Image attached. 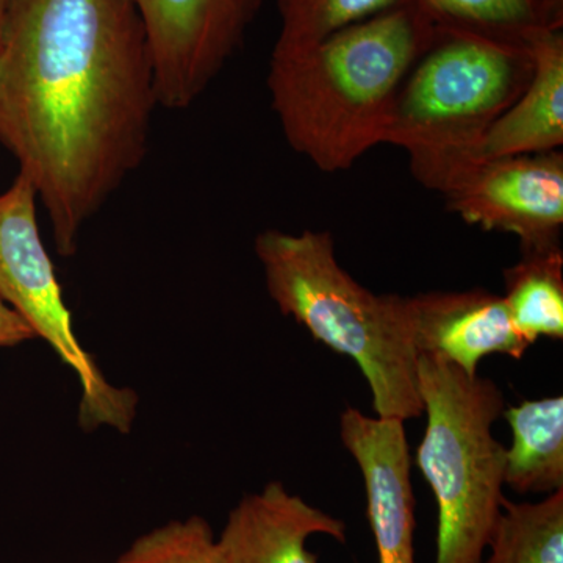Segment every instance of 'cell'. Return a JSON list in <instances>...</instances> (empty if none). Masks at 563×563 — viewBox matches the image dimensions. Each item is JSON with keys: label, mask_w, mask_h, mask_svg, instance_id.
<instances>
[{"label": "cell", "mask_w": 563, "mask_h": 563, "mask_svg": "<svg viewBox=\"0 0 563 563\" xmlns=\"http://www.w3.org/2000/svg\"><path fill=\"white\" fill-rule=\"evenodd\" d=\"M158 107L132 0H10L0 46V144L16 158L70 257L140 168Z\"/></svg>", "instance_id": "1"}, {"label": "cell", "mask_w": 563, "mask_h": 563, "mask_svg": "<svg viewBox=\"0 0 563 563\" xmlns=\"http://www.w3.org/2000/svg\"><path fill=\"white\" fill-rule=\"evenodd\" d=\"M435 27L413 3L296 51H273L272 106L292 151L318 169H350L383 144L393 98Z\"/></svg>", "instance_id": "2"}, {"label": "cell", "mask_w": 563, "mask_h": 563, "mask_svg": "<svg viewBox=\"0 0 563 563\" xmlns=\"http://www.w3.org/2000/svg\"><path fill=\"white\" fill-rule=\"evenodd\" d=\"M255 255L285 317L361 368L379 418L422 415L409 296L374 295L336 261L329 232L258 233Z\"/></svg>", "instance_id": "3"}, {"label": "cell", "mask_w": 563, "mask_h": 563, "mask_svg": "<svg viewBox=\"0 0 563 563\" xmlns=\"http://www.w3.org/2000/svg\"><path fill=\"white\" fill-rule=\"evenodd\" d=\"M532 73L531 49L435 29L395 92L383 143L406 151L415 179L440 191Z\"/></svg>", "instance_id": "4"}, {"label": "cell", "mask_w": 563, "mask_h": 563, "mask_svg": "<svg viewBox=\"0 0 563 563\" xmlns=\"http://www.w3.org/2000/svg\"><path fill=\"white\" fill-rule=\"evenodd\" d=\"M417 377L428 418L417 465L439 507L435 563H483L506 503V448L492 431L503 391L435 354H418Z\"/></svg>", "instance_id": "5"}, {"label": "cell", "mask_w": 563, "mask_h": 563, "mask_svg": "<svg viewBox=\"0 0 563 563\" xmlns=\"http://www.w3.org/2000/svg\"><path fill=\"white\" fill-rule=\"evenodd\" d=\"M35 188L18 174L0 195V298L31 325L79 377V422L85 431L110 426L131 432L139 396L106 379L74 332L62 285L36 220Z\"/></svg>", "instance_id": "6"}, {"label": "cell", "mask_w": 563, "mask_h": 563, "mask_svg": "<svg viewBox=\"0 0 563 563\" xmlns=\"http://www.w3.org/2000/svg\"><path fill=\"white\" fill-rule=\"evenodd\" d=\"M154 63L158 106L187 110L242 47L262 0H132Z\"/></svg>", "instance_id": "7"}, {"label": "cell", "mask_w": 563, "mask_h": 563, "mask_svg": "<svg viewBox=\"0 0 563 563\" xmlns=\"http://www.w3.org/2000/svg\"><path fill=\"white\" fill-rule=\"evenodd\" d=\"M439 192L466 224L514 233L523 252L561 247L562 151L470 163Z\"/></svg>", "instance_id": "8"}, {"label": "cell", "mask_w": 563, "mask_h": 563, "mask_svg": "<svg viewBox=\"0 0 563 563\" xmlns=\"http://www.w3.org/2000/svg\"><path fill=\"white\" fill-rule=\"evenodd\" d=\"M404 422L368 417L352 407L340 417L343 446L365 484L366 515L379 563H417L412 459Z\"/></svg>", "instance_id": "9"}, {"label": "cell", "mask_w": 563, "mask_h": 563, "mask_svg": "<svg viewBox=\"0 0 563 563\" xmlns=\"http://www.w3.org/2000/svg\"><path fill=\"white\" fill-rule=\"evenodd\" d=\"M418 354H435L477 376L493 354L521 361L529 344L515 329L503 296L474 288L409 296Z\"/></svg>", "instance_id": "10"}, {"label": "cell", "mask_w": 563, "mask_h": 563, "mask_svg": "<svg viewBox=\"0 0 563 563\" xmlns=\"http://www.w3.org/2000/svg\"><path fill=\"white\" fill-rule=\"evenodd\" d=\"M346 531L340 518L269 483L233 507L218 544L225 563H320L307 548L310 537L346 543Z\"/></svg>", "instance_id": "11"}, {"label": "cell", "mask_w": 563, "mask_h": 563, "mask_svg": "<svg viewBox=\"0 0 563 563\" xmlns=\"http://www.w3.org/2000/svg\"><path fill=\"white\" fill-rule=\"evenodd\" d=\"M533 73L521 95L477 146L474 161L543 154L563 144V32L542 33L531 44ZM472 162V163H473Z\"/></svg>", "instance_id": "12"}, {"label": "cell", "mask_w": 563, "mask_h": 563, "mask_svg": "<svg viewBox=\"0 0 563 563\" xmlns=\"http://www.w3.org/2000/svg\"><path fill=\"white\" fill-rule=\"evenodd\" d=\"M433 27L531 49L563 27V0H412Z\"/></svg>", "instance_id": "13"}, {"label": "cell", "mask_w": 563, "mask_h": 563, "mask_svg": "<svg viewBox=\"0 0 563 563\" xmlns=\"http://www.w3.org/2000/svg\"><path fill=\"white\" fill-rule=\"evenodd\" d=\"M512 429L506 450L504 487L520 495L563 490V398L533 399L504 409Z\"/></svg>", "instance_id": "14"}, {"label": "cell", "mask_w": 563, "mask_h": 563, "mask_svg": "<svg viewBox=\"0 0 563 563\" xmlns=\"http://www.w3.org/2000/svg\"><path fill=\"white\" fill-rule=\"evenodd\" d=\"M503 296L515 329L529 346L540 339H563V252H523L504 272Z\"/></svg>", "instance_id": "15"}, {"label": "cell", "mask_w": 563, "mask_h": 563, "mask_svg": "<svg viewBox=\"0 0 563 563\" xmlns=\"http://www.w3.org/2000/svg\"><path fill=\"white\" fill-rule=\"evenodd\" d=\"M483 563H563V490L539 503H504Z\"/></svg>", "instance_id": "16"}, {"label": "cell", "mask_w": 563, "mask_h": 563, "mask_svg": "<svg viewBox=\"0 0 563 563\" xmlns=\"http://www.w3.org/2000/svg\"><path fill=\"white\" fill-rule=\"evenodd\" d=\"M409 3L412 0H277L280 32L273 51L313 46L350 25Z\"/></svg>", "instance_id": "17"}, {"label": "cell", "mask_w": 563, "mask_h": 563, "mask_svg": "<svg viewBox=\"0 0 563 563\" xmlns=\"http://www.w3.org/2000/svg\"><path fill=\"white\" fill-rule=\"evenodd\" d=\"M113 563H225L209 521L198 515L139 537Z\"/></svg>", "instance_id": "18"}, {"label": "cell", "mask_w": 563, "mask_h": 563, "mask_svg": "<svg viewBox=\"0 0 563 563\" xmlns=\"http://www.w3.org/2000/svg\"><path fill=\"white\" fill-rule=\"evenodd\" d=\"M36 339L35 332L20 314L0 298V347H13Z\"/></svg>", "instance_id": "19"}, {"label": "cell", "mask_w": 563, "mask_h": 563, "mask_svg": "<svg viewBox=\"0 0 563 563\" xmlns=\"http://www.w3.org/2000/svg\"><path fill=\"white\" fill-rule=\"evenodd\" d=\"M10 0H0V46H2L3 32H5L7 13Z\"/></svg>", "instance_id": "20"}]
</instances>
